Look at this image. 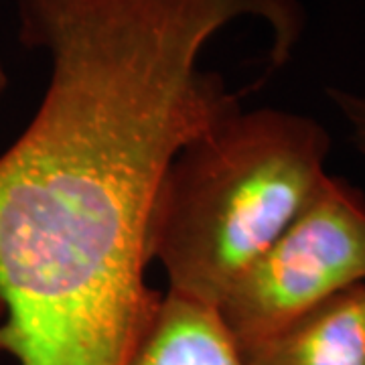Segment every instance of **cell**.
Masks as SVG:
<instances>
[{
	"mask_svg": "<svg viewBox=\"0 0 365 365\" xmlns=\"http://www.w3.org/2000/svg\"><path fill=\"white\" fill-rule=\"evenodd\" d=\"M242 16L270 29V71L287 66L300 0H19V39L51 76L0 157V353L128 364L158 297L144 268L163 175L240 108L199 57Z\"/></svg>",
	"mask_w": 365,
	"mask_h": 365,
	"instance_id": "cell-1",
	"label": "cell"
},
{
	"mask_svg": "<svg viewBox=\"0 0 365 365\" xmlns=\"http://www.w3.org/2000/svg\"><path fill=\"white\" fill-rule=\"evenodd\" d=\"M331 138L313 118L235 108L173 157L148 222L169 290L217 309L235 278L311 203Z\"/></svg>",
	"mask_w": 365,
	"mask_h": 365,
	"instance_id": "cell-2",
	"label": "cell"
},
{
	"mask_svg": "<svg viewBox=\"0 0 365 365\" xmlns=\"http://www.w3.org/2000/svg\"><path fill=\"white\" fill-rule=\"evenodd\" d=\"M365 282V197L327 177L311 203L250 264L217 311L250 353L331 297Z\"/></svg>",
	"mask_w": 365,
	"mask_h": 365,
	"instance_id": "cell-3",
	"label": "cell"
},
{
	"mask_svg": "<svg viewBox=\"0 0 365 365\" xmlns=\"http://www.w3.org/2000/svg\"><path fill=\"white\" fill-rule=\"evenodd\" d=\"M126 365H248L215 307L158 292Z\"/></svg>",
	"mask_w": 365,
	"mask_h": 365,
	"instance_id": "cell-4",
	"label": "cell"
},
{
	"mask_svg": "<svg viewBox=\"0 0 365 365\" xmlns=\"http://www.w3.org/2000/svg\"><path fill=\"white\" fill-rule=\"evenodd\" d=\"M244 359L248 365H365V282L314 307Z\"/></svg>",
	"mask_w": 365,
	"mask_h": 365,
	"instance_id": "cell-5",
	"label": "cell"
},
{
	"mask_svg": "<svg viewBox=\"0 0 365 365\" xmlns=\"http://www.w3.org/2000/svg\"><path fill=\"white\" fill-rule=\"evenodd\" d=\"M327 96L345 120L355 148L365 157V93L343 88H329Z\"/></svg>",
	"mask_w": 365,
	"mask_h": 365,
	"instance_id": "cell-6",
	"label": "cell"
},
{
	"mask_svg": "<svg viewBox=\"0 0 365 365\" xmlns=\"http://www.w3.org/2000/svg\"><path fill=\"white\" fill-rule=\"evenodd\" d=\"M4 83H6V78H4V69H2V66H0V93H2V90H4Z\"/></svg>",
	"mask_w": 365,
	"mask_h": 365,
	"instance_id": "cell-7",
	"label": "cell"
}]
</instances>
